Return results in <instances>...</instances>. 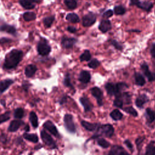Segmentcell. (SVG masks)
<instances>
[{"label":"cell","mask_w":155,"mask_h":155,"mask_svg":"<svg viewBox=\"0 0 155 155\" xmlns=\"http://www.w3.org/2000/svg\"><path fill=\"white\" fill-rule=\"evenodd\" d=\"M22 51L18 49L11 50L5 56L3 68L7 70H10L16 68L23 58Z\"/></svg>","instance_id":"1"},{"label":"cell","mask_w":155,"mask_h":155,"mask_svg":"<svg viewBox=\"0 0 155 155\" xmlns=\"http://www.w3.org/2000/svg\"><path fill=\"white\" fill-rule=\"evenodd\" d=\"M107 93L110 95H115L116 96L121 94V91L128 87L127 85L124 82H120L116 84L108 82L105 85Z\"/></svg>","instance_id":"2"},{"label":"cell","mask_w":155,"mask_h":155,"mask_svg":"<svg viewBox=\"0 0 155 155\" xmlns=\"http://www.w3.org/2000/svg\"><path fill=\"white\" fill-rule=\"evenodd\" d=\"M96 131H97V134L95 135L96 136H95L94 138L100 135H103L105 137H110L114 134V130L111 124H105L102 125H99Z\"/></svg>","instance_id":"3"},{"label":"cell","mask_w":155,"mask_h":155,"mask_svg":"<svg viewBox=\"0 0 155 155\" xmlns=\"http://www.w3.org/2000/svg\"><path fill=\"white\" fill-rule=\"evenodd\" d=\"M37 50L39 54L43 56H47L51 51V47L48 44L47 40L44 38H42L38 42Z\"/></svg>","instance_id":"4"},{"label":"cell","mask_w":155,"mask_h":155,"mask_svg":"<svg viewBox=\"0 0 155 155\" xmlns=\"http://www.w3.org/2000/svg\"><path fill=\"white\" fill-rule=\"evenodd\" d=\"M41 138L42 142L50 148L54 149L57 148L56 143L52 137L44 130L41 131Z\"/></svg>","instance_id":"5"},{"label":"cell","mask_w":155,"mask_h":155,"mask_svg":"<svg viewBox=\"0 0 155 155\" xmlns=\"http://www.w3.org/2000/svg\"><path fill=\"white\" fill-rule=\"evenodd\" d=\"M64 122L65 128L70 133H75L76 127L73 122L72 115L70 114H66L64 117Z\"/></svg>","instance_id":"6"},{"label":"cell","mask_w":155,"mask_h":155,"mask_svg":"<svg viewBox=\"0 0 155 155\" xmlns=\"http://www.w3.org/2000/svg\"><path fill=\"white\" fill-rule=\"evenodd\" d=\"M96 20V16L93 12H89L82 18V25L84 27H90L92 25Z\"/></svg>","instance_id":"7"},{"label":"cell","mask_w":155,"mask_h":155,"mask_svg":"<svg viewBox=\"0 0 155 155\" xmlns=\"http://www.w3.org/2000/svg\"><path fill=\"white\" fill-rule=\"evenodd\" d=\"M43 128L48 131L54 136L56 137H59V134L56 126L51 120L45 121L43 124Z\"/></svg>","instance_id":"8"},{"label":"cell","mask_w":155,"mask_h":155,"mask_svg":"<svg viewBox=\"0 0 155 155\" xmlns=\"http://www.w3.org/2000/svg\"><path fill=\"white\" fill-rule=\"evenodd\" d=\"M90 91L92 95L97 99L98 105L99 106H102L103 105V102H102L103 93L101 90L97 87H94L90 89Z\"/></svg>","instance_id":"9"},{"label":"cell","mask_w":155,"mask_h":155,"mask_svg":"<svg viewBox=\"0 0 155 155\" xmlns=\"http://www.w3.org/2000/svg\"><path fill=\"white\" fill-rule=\"evenodd\" d=\"M77 42V39L74 38H68L67 36H64L62 38L61 40V45L62 47L64 48H72L73 46Z\"/></svg>","instance_id":"10"},{"label":"cell","mask_w":155,"mask_h":155,"mask_svg":"<svg viewBox=\"0 0 155 155\" xmlns=\"http://www.w3.org/2000/svg\"><path fill=\"white\" fill-rule=\"evenodd\" d=\"M14 83V81L11 79H5L0 81V94L6 91L10 86Z\"/></svg>","instance_id":"11"},{"label":"cell","mask_w":155,"mask_h":155,"mask_svg":"<svg viewBox=\"0 0 155 155\" xmlns=\"http://www.w3.org/2000/svg\"><path fill=\"white\" fill-rule=\"evenodd\" d=\"M141 69L150 82L153 81L155 80V73L151 72L150 71L148 68V66L146 64H143L141 65Z\"/></svg>","instance_id":"12"},{"label":"cell","mask_w":155,"mask_h":155,"mask_svg":"<svg viewBox=\"0 0 155 155\" xmlns=\"http://www.w3.org/2000/svg\"><path fill=\"white\" fill-rule=\"evenodd\" d=\"M23 124H24V122L22 120H13L12 121H11V122L8 127V131L10 132H15Z\"/></svg>","instance_id":"13"},{"label":"cell","mask_w":155,"mask_h":155,"mask_svg":"<svg viewBox=\"0 0 155 155\" xmlns=\"http://www.w3.org/2000/svg\"><path fill=\"white\" fill-rule=\"evenodd\" d=\"M128 154V152H127L122 147L119 145H114L109 152V154L110 155H124Z\"/></svg>","instance_id":"14"},{"label":"cell","mask_w":155,"mask_h":155,"mask_svg":"<svg viewBox=\"0 0 155 155\" xmlns=\"http://www.w3.org/2000/svg\"><path fill=\"white\" fill-rule=\"evenodd\" d=\"M80 102L84 106L85 112L90 111L93 108V105L87 97H81L79 99Z\"/></svg>","instance_id":"15"},{"label":"cell","mask_w":155,"mask_h":155,"mask_svg":"<svg viewBox=\"0 0 155 155\" xmlns=\"http://www.w3.org/2000/svg\"><path fill=\"white\" fill-rule=\"evenodd\" d=\"M111 22L108 19L102 20L99 26V29L103 33H105L111 29Z\"/></svg>","instance_id":"16"},{"label":"cell","mask_w":155,"mask_h":155,"mask_svg":"<svg viewBox=\"0 0 155 155\" xmlns=\"http://www.w3.org/2000/svg\"><path fill=\"white\" fill-rule=\"evenodd\" d=\"M38 68L36 65L33 64L28 65L25 68V74L27 78H31L35 74Z\"/></svg>","instance_id":"17"},{"label":"cell","mask_w":155,"mask_h":155,"mask_svg":"<svg viewBox=\"0 0 155 155\" xmlns=\"http://www.w3.org/2000/svg\"><path fill=\"white\" fill-rule=\"evenodd\" d=\"M0 31H4L13 35H16V28L13 26L8 24H3L1 26H0Z\"/></svg>","instance_id":"18"},{"label":"cell","mask_w":155,"mask_h":155,"mask_svg":"<svg viewBox=\"0 0 155 155\" xmlns=\"http://www.w3.org/2000/svg\"><path fill=\"white\" fill-rule=\"evenodd\" d=\"M79 79L81 82L87 84L90 82V81L91 79V75L88 71L83 70L80 73Z\"/></svg>","instance_id":"19"},{"label":"cell","mask_w":155,"mask_h":155,"mask_svg":"<svg viewBox=\"0 0 155 155\" xmlns=\"http://www.w3.org/2000/svg\"><path fill=\"white\" fill-rule=\"evenodd\" d=\"M81 124L87 130L90 131H96L98 127L99 126V124H92L84 120H82L81 122Z\"/></svg>","instance_id":"20"},{"label":"cell","mask_w":155,"mask_h":155,"mask_svg":"<svg viewBox=\"0 0 155 155\" xmlns=\"http://www.w3.org/2000/svg\"><path fill=\"white\" fill-rule=\"evenodd\" d=\"M136 6H137L139 8L145 10L147 12L150 11L152 7H153V4L150 2H147V1H145V2H140V1H138L137 2V4H136Z\"/></svg>","instance_id":"21"},{"label":"cell","mask_w":155,"mask_h":155,"mask_svg":"<svg viewBox=\"0 0 155 155\" xmlns=\"http://www.w3.org/2000/svg\"><path fill=\"white\" fill-rule=\"evenodd\" d=\"M148 101V97L145 94H141L137 97L135 101V104L137 107L141 108Z\"/></svg>","instance_id":"22"},{"label":"cell","mask_w":155,"mask_h":155,"mask_svg":"<svg viewBox=\"0 0 155 155\" xmlns=\"http://www.w3.org/2000/svg\"><path fill=\"white\" fill-rule=\"evenodd\" d=\"M29 120L33 128H36L38 127V119L36 114L34 111H31L29 114Z\"/></svg>","instance_id":"23"},{"label":"cell","mask_w":155,"mask_h":155,"mask_svg":"<svg viewBox=\"0 0 155 155\" xmlns=\"http://www.w3.org/2000/svg\"><path fill=\"white\" fill-rule=\"evenodd\" d=\"M145 116L148 123L153 122L155 119V112L151 108H147L145 111Z\"/></svg>","instance_id":"24"},{"label":"cell","mask_w":155,"mask_h":155,"mask_svg":"<svg viewBox=\"0 0 155 155\" xmlns=\"http://www.w3.org/2000/svg\"><path fill=\"white\" fill-rule=\"evenodd\" d=\"M23 137L26 140L30 141L33 143H37L38 142V137L36 134H31L28 133H25L23 134Z\"/></svg>","instance_id":"25"},{"label":"cell","mask_w":155,"mask_h":155,"mask_svg":"<svg viewBox=\"0 0 155 155\" xmlns=\"http://www.w3.org/2000/svg\"><path fill=\"white\" fill-rule=\"evenodd\" d=\"M66 19L72 23H78L79 22L80 19L78 15H76L74 13H68L66 16Z\"/></svg>","instance_id":"26"},{"label":"cell","mask_w":155,"mask_h":155,"mask_svg":"<svg viewBox=\"0 0 155 155\" xmlns=\"http://www.w3.org/2000/svg\"><path fill=\"white\" fill-rule=\"evenodd\" d=\"M134 79L136 84L139 86H143L145 84V78L141 74L139 73H136L134 74Z\"/></svg>","instance_id":"27"},{"label":"cell","mask_w":155,"mask_h":155,"mask_svg":"<svg viewBox=\"0 0 155 155\" xmlns=\"http://www.w3.org/2000/svg\"><path fill=\"white\" fill-rule=\"evenodd\" d=\"M19 4L26 9H32L35 7V5L29 0H19Z\"/></svg>","instance_id":"28"},{"label":"cell","mask_w":155,"mask_h":155,"mask_svg":"<svg viewBox=\"0 0 155 155\" xmlns=\"http://www.w3.org/2000/svg\"><path fill=\"white\" fill-rule=\"evenodd\" d=\"M36 14L33 12H27L24 13L23 18L25 21H31L36 19Z\"/></svg>","instance_id":"29"},{"label":"cell","mask_w":155,"mask_h":155,"mask_svg":"<svg viewBox=\"0 0 155 155\" xmlns=\"http://www.w3.org/2000/svg\"><path fill=\"white\" fill-rule=\"evenodd\" d=\"M154 142H151L146 148L145 154L147 155H155V145Z\"/></svg>","instance_id":"30"},{"label":"cell","mask_w":155,"mask_h":155,"mask_svg":"<svg viewBox=\"0 0 155 155\" xmlns=\"http://www.w3.org/2000/svg\"><path fill=\"white\" fill-rule=\"evenodd\" d=\"M110 116L113 119H114L115 120H118L121 119L122 118L123 116H122V113L119 110L115 109L110 113Z\"/></svg>","instance_id":"31"},{"label":"cell","mask_w":155,"mask_h":155,"mask_svg":"<svg viewBox=\"0 0 155 155\" xmlns=\"http://www.w3.org/2000/svg\"><path fill=\"white\" fill-rule=\"evenodd\" d=\"M54 20V17L53 16H47V17H45L43 19V23H44L45 27L49 28L52 25Z\"/></svg>","instance_id":"32"},{"label":"cell","mask_w":155,"mask_h":155,"mask_svg":"<svg viewBox=\"0 0 155 155\" xmlns=\"http://www.w3.org/2000/svg\"><path fill=\"white\" fill-rule=\"evenodd\" d=\"M65 5L71 10H73L77 7L76 0H64Z\"/></svg>","instance_id":"33"},{"label":"cell","mask_w":155,"mask_h":155,"mask_svg":"<svg viewBox=\"0 0 155 155\" xmlns=\"http://www.w3.org/2000/svg\"><path fill=\"white\" fill-rule=\"evenodd\" d=\"M24 115V110L22 108H18L14 111V117L16 119H22Z\"/></svg>","instance_id":"34"},{"label":"cell","mask_w":155,"mask_h":155,"mask_svg":"<svg viewBox=\"0 0 155 155\" xmlns=\"http://www.w3.org/2000/svg\"><path fill=\"white\" fill-rule=\"evenodd\" d=\"M126 12V10L124 7L122 5H117L114 8V13L117 15H124Z\"/></svg>","instance_id":"35"},{"label":"cell","mask_w":155,"mask_h":155,"mask_svg":"<svg viewBox=\"0 0 155 155\" xmlns=\"http://www.w3.org/2000/svg\"><path fill=\"white\" fill-rule=\"evenodd\" d=\"M91 58L90 52L88 50H85V51L80 56L79 59L81 61H88L90 60Z\"/></svg>","instance_id":"36"},{"label":"cell","mask_w":155,"mask_h":155,"mask_svg":"<svg viewBox=\"0 0 155 155\" xmlns=\"http://www.w3.org/2000/svg\"><path fill=\"white\" fill-rule=\"evenodd\" d=\"M123 104H124V102L120 96V94L116 96V98L113 102V105L115 107H117L119 108H122V107L123 106Z\"/></svg>","instance_id":"37"},{"label":"cell","mask_w":155,"mask_h":155,"mask_svg":"<svg viewBox=\"0 0 155 155\" xmlns=\"http://www.w3.org/2000/svg\"><path fill=\"white\" fill-rule=\"evenodd\" d=\"M10 118V112L6 111L5 113L0 115V124L7 121Z\"/></svg>","instance_id":"38"},{"label":"cell","mask_w":155,"mask_h":155,"mask_svg":"<svg viewBox=\"0 0 155 155\" xmlns=\"http://www.w3.org/2000/svg\"><path fill=\"white\" fill-rule=\"evenodd\" d=\"M120 96L123 100V102H124V104H130L131 103V97H130V95L128 93H127V92H125L124 93H122L120 94Z\"/></svg>","instance_id":"39"},{"label":"cell","mask_w":155,"mask_h":155,"mask_svg":"<svg viewBox=\"0 0 155 155\" xmlns=\"http://www.w3.org/2000/svg\"><path fill=\"white\" fill-rule=\"evenodd\" d=\"M64 84L65 86H66L67 87H69V88H71L72 89H74L73 86L71 84L70 77V75H69L68 73H67L65 76V78L64 79Z\"/></svg>","instance_id":"40"},{"label":"cell","mask_w":155,"mask_h":155,"mask_svg":"<svg viewBox=\"0 0 155 155\" xmlns=\"http://www.w3.org/2000/svg\"><path fill=\"white\" fill-rule=\"evenodd\" d=\"M123 110L127 113H129L130 114H131L132 116L136 117L137 116V113L136 111V110L132 107H127L125 108H124Z\"/></svg>","instance_id":"41"},{"label":"cell","mask_w":155,"mask_h":155,"mask_svg":"<svg viewBox=\"0 0 155 155\" xmlns=\"http://www.w3.org/2000/svg\"><path fill=\"white\" fill-rule=\"evenodd\" d=\"M97 143H98V145L100 147H102L104 148H108L110 146V143L109 142H108L106 140H105L103 138L99 139L97 140Z\"/></svg>","instance_id":"42"},{"label":"cell","mask_w":155,"mask_h":155,"mask_svg":"<svg viewBox=\"0 0 155 155\" xmlns=\"http://www.w3.org/2000/svg\"><path fill=\"white\" fill-rule=\"evenodd\" d=\"M100 65V62L96 59H94L91 60L88 64V66L91 68H96Z\"/></svg>","instance_id":"43"},{"label":"cell","mask_w":155,"mask_h":155,"mask_svg":"<svg viewBox=\"0 0 155 155\" xmlns=\"http://www.w3.org/2000/svg\"><path fill=\"white\" fill-rule=\"evenodd\" d=\"M113 15V11L112 10H108L103 13L102 16L105 18H108L112 16Z\"/></svg>","instance_id":"44"},{"label":"cell","mask_w":155,"mask_h":155,"mask_svg":"<svg viewBox=\"0 0 155 155\" xmlns=\"http://www.w3.org/2000/svg\"><path fill=\"white\" fill-rule=\"evenodd\" d=\"M111 44L116 49L121 50L122 48V45H120L117 42H116V41H114V40H111Z\"/></svg>","instance_id":"45"},{"label":"cell","mask_w":155,"mask_h":155,"mask_svg":"<svg viewBox=\"0 0 155 155\" xmlns=\"http://www.w3.org/2000/svg\"><path fill=\"white\" fill-rule=\"evenodd\" d=\"M7 142V138L5 134H2L0 136V142L2 143H5Z\"/></svg>","instance_id":"46"},{"label":"cell","mask_w":155,"mask_h":155,"mask_svg":"<svg viewBox=\"0 0 155 155\" xmlns=\"http://www.w3.org/2000/svg\"><path fill=\"white\" fill-rule=\"evenodd\" d=\"M143 139H144V137H138L136 140V143L137 146V148H139V147L140 146V145L142 144V143L143 142Z\"/></svg>","instance_id":"47"},{"label":"cell","mask_w":155,"mask_h":155,"mask_svg":"<svg viewBox=\"0 0 155 155\" xmlns=\"http://www.w3.org/2000/svg\"><path fill=\"white\" fill-rule=\"evenodd\" d=\"M124 143L127 145V147L131 150L133 151V145L131 144V143L130 142V141L129 140H125L124 141Z\"/></svg>","instance_id":"48"},{"label":"cell","mask_w":155,"mask_h":155,"mask_svg":"<svg viewBox=\"0 0 155 155\" xmlns=\"http://www.w3.org/2000/svg\"><path fill=\"white\" fill-rule=\"evenodd\" d=\"M67 30L69 32L72 33H75V32L77 31V29H76L74 27H73V26H68V27H67Z\"/></svg>","instance_id":"49"},{"label":"cell","mask_w":155,"mask_h":155,"mask_svg":"<svg viewBox=\"0 0 155 155\" xmlns=\"http://www.w3.org/2000/svg\"><path fill=\"white\" fill-rule=\"evenodd\" d=\"M151 54L153 58H155V43L153 44L151 48Z\"/></svg>","instance_id":"50"},{"label":"cell","mask_w":155,"mask_h":155,"mask_svg":"<svg viewBox=\"0 0 155 155\" xmlns=\"http://www.w3.org/2000/svg\"><path fill=\"white\" fill-rule=\"evenodd\" d=\"M66 101H67V97L66 96H64L59 101V103H60V104H63L64 103H65L66 102Z\"/></svg>","instance_id":"51"},{"label":"cell","mask_w":155,"mask_h":155,"mask_svg":"<svg viewBox=\"0 0 155 155\" xmlns=\"http://www.w3.org/2000/svg\"><path fill=\"white\" fill-rule=\"evenodd\" d=\"M139 0H130V5H136V4H137V2L139 1Z\"/></svg>","instance_id":"52"},{"label":"cell","mask_w":155,"mask_h":155,"mask_svg":"<svg viewBox=\"0 0 155 155\" xmlns=\"http://www.w3.org/2000/svg\"><path fill=\"white\" fill-rule=\"evenodd\" d=\"M22 87H23V88H24L25 91H27V90H28V87H29V85H28V84L27 85L25 83H24V84H23Z\"/></svg>","instance_id":"53"},{"label":"cell","mask_w":155,"mask_h":155,"mask_svg":"<svg viewBox=\"0 0 155 155\" xmlns=\"http://www.w3.org/2000/svg\"><path fill=\"white\" fill-rule=\"evenodd\" d=\"M24 130L26 131V132H28L29 130H30V127L28 126V125H26L25 126V128H24Z\"/></svg>","instance_id":"54"},{"label":"cell","mask_w":155,"mask_h":155,"mask_svg":"<svg viewBox=\"0 0 155 155\" xmlns=\"http://www.w3.org/2000/svg\"><path fill=\"white\" fill-rule=\"evenodd\" d=\"M32 2H39L40 1V0H29Z\"/></svg>","instance_id":"55"}]
</instances>
